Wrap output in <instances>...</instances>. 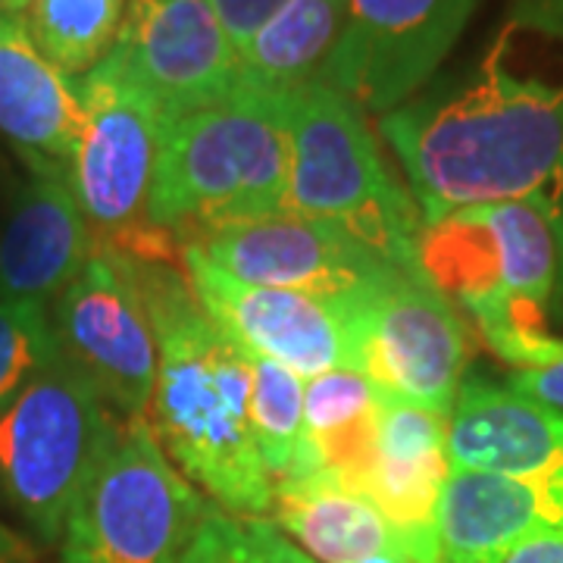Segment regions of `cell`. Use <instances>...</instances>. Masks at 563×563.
Masks as SVG:
<instances>
[{
	"label": "cell",
	"mask_w": 563,
	"mask_h": 563,
	"mask_svg": "<svg viewBox=\"0 0 563 563\" xmlns=\"http://www.w3.org/2000/svg\"><path fill=\"white\" fill-rule=\"evenodd\" d=\"M379 129L422 225L483 203L563 201V0H517L476 66Z\"/></svg>",
	"instance_id": "obj_1"
},
{
	"label": "cell",
	"mask_w": 563,
	"mask_h": 563,
	"mask_svg": "<svg viewBox=\"0 0 563 563\" xmlns=\"http://www.w3.org/2000/svg\"><path fill=\"white\" fill-rule=\"evenodd\" d=\"M179 257H125L157 339L147 422L188 483L232 517H269L276 479L251 435V369L203 313Z\"/></svg>",
	"instance_id": "obj_2"
},
{
	"label": "cell",
	"mask_w": 563,
	"mask_h": 563,
	"mask_svg": "<svg viewBox=\"0 0 563 563\" xmlns=\"http://www.w3.org/2000/svg\"><path fill=\"white\" fill-rule=\"evenodd\" d=\"M563 263V203L554 198L483 203L426 222L420 266L517 369L561 361L544 325Z\"/></svg>",
	"instance_id": "obj_3"
},
{
	"label": "cell",
	"mask_w": 563,
	"mask_h": 563,
	"mask_svg": "<svg viewBox=\"0 0 563 563\" xmlns=\"http://www.w3.org/2000/svg\"><path fill=\"white\" fill-rule=\"evenodd\" d=\"M285 98L235 85L225 98L163 122L147 225L179 251L213 229L285 213Z\"/></svg>",
	"instance_id": "obj_4"
},
{
	"label": "cell",
	"mask_w": 563,
	"mask_h": 563,
	"mask_svg": "<svg viewBox=\"0 0 563 563\" xmlns=\"http://www.w3.org/2000/svg\"><path fill=\"white\" fill-rule=\"evenodd\" d=\"M285 213L339 229L395 269H420V207L388 169L361 107L317 79L285 95Z\"/></svg>",
	"instance_id": "obj_5"
},
{
	"label": "cell",
	"mask_w": 563,
	"mask_h": 563,
	"mask_svg": "<svg viewBox=\"0 0 563 563\" xmlns=\"http://www.w3.org/2000/svg\"><path fill=\"white\" fill-rule=\"evenodd\" d=\"M76 81L81 132L69 163V188L101 254L179 257L147 225V198L163 141V113L113 47Z\"/></svg>",
	"instance_id": "obj_6"
},
{
	"label": "cell",
	"mask_w": 563,
	"mask_h": 563,
	"mask_svg": "<svg viewBox=\"0 0 563 563\" xmlns=\"http://www.w3.org/2000/svg\"><path fill=\"white\" fill-rule=\"evenodd\" d=\"M122 420L63 357L0 413V492L41 542L57 544Z\"/></svg>",
	"instance_id": "obj_7"
},
{
	"label": "cell",
	"mask_w": 563,
	"mask_h": 563,
	"mask_svg": "<svg viewBox=\"0 0 563 563\" xmlns=\"http://www.w3.org/2000/svg\"><path fill=\"white\" fill-rule=\"evenodd\" d=\"M210 504L163 454L147 420L122 422L63 526V563H179Z\"/></svg>",
	"instance_id": "obj_8"
},
{
	"label": "cell",
	"mask_w": 563,
	"mask_h": 563,
	"mask_svg": "<svg viewBox=\"0 0 563 563\" xmlns=\"http://www.w3.org/2000/svg\"><path fill=\"white\" fill-rule=\"evenodd\" d=\"M354 373L388 398L448 420L470 361L461 310L420 269H398L369 298L347 307Z\"/></svg>",
	"instance_id": "obj_9"
},
{
	"label": "cell",
	"mask_w": 563,
	"mask_h": 563,
	"mask_svg": "<svg viewBox=\"0 0 563 563\" xmlns=\"http://www.w3.org/2000/svg\"><path fill=\"white\" fill-rule=\"evenodd\" d=\"M66 366L122 422L147 420L157 385V339L132 269L120 254H95L47 307Z\"/></svg>",
	"instance_id": "obj_10"
},
{
	"label": "cell",
	"mask_w": 563,
	"mask_h": 563,
	"mask_svg": "<svg viewBox=\"0 0 563 563\" xmlns=\"http://www.w3.org/2000/svg\"><path fill=\"white\" fill-rule=\"evenodd\" d=\"M483 0H347V20L320 81L363 113L398 110L435 76Z\"/></svg>",
	"instance_id": "obj_11"
},
{
	"label": "cell",
	"mask_w": 563,
	"mask_h": 563,
	"mask_svg": "<svg viewBox=\"0 0 563 563\" xmlns=\"http://www.w3.org/2000/svg\"><path fill=\"white\" fill-rule=\"evenodd\" d=\"M188 247L232 279L310 295L342 310L369 298L398 273L339 229L291 213L222 225Z\"/></svg>",
	"instance_id": "obj_12"
},
{
	"label": "cell",
	"mask_w": 563,
	"mask_h": 563,
	"mask_svg": "<svg viewBox=\"0 0 563 563\" xmlns=\"http://www.w3.org/2000/svg\"><path fill=\"white\" fill-rule=\"evenodd\" d=\"M179 263L203 313L244 351L282 363L303 383L354 369L347 310L310 295L232 279L195 247H179Z\"/></svg>",
	"instance_id": "obj_13"
},
{
	"label": "cell",
	"mask_w": 563,
	"mask_h": 563,
	"mask_svg": "<svg viewBox=\"0 0 563 563\" xmlns=\"http://www.w3.org/2000/svg\"><path fill=\"white\" fill-rule=\"evenodd\" d=\"M113 47L157 101L163 122L239 85V51L207 0H129Z\"/></svg>",
	"instance_id": "obj_14"
},
{
	"label": "cell",
	"mask_w": 563,
	"mask_h": 563,
	"mask_svg": "<svg viewBox=\"0 0 563 563\" xmlns=\"http://www.w3.org/2000/svg\"><path fill=\"white\" fill-rule=\"evenodd\" d=\"M448 420L383 391L376 439L361 470L344 483L379 507L417 548L420 563H439V501L448 483Z\"/></svg>",
	"instance_id": "obj_15"
},
{
	"label": "cell",
	"mask_w": 563,
	"mask_h": 563,
	"mask_svg": "<svg viewBox=\"0 0 563 563\" xmlns=\"http://www.w3.org/2000/svg\"><path fill=\"white\" fill-rule=\"evenodd\" d=\"M563 532V466L542 476L451 470L439 501V563H492L510 544Z\"/></svg>",
	"instance_id": "obj_16"
},
{
	"label": "cell",
	"mask_w": 563,
	"mask_h": 563,
	"mask_svg": "<svg viewBox=\"0 0 563 563\" xmlns=\"http://www.w3.org/2000/svg\"><path fill=\"white\" fill-rule=\"evenodd\" d=\"M98 254L66 173H32L0 239V301L51 307Z\"/></svg>",
	"instance_id": "obj_17"
},
{
	"label": "cell",
	"mask_w": 563,
	"mask_h": 563,
	"mask_svg": "<svg viewBox=\"0 0 563 563\" xmlns=\"http://www.w3.org/2000/svg\"><path fill=\"white\" fill-rule=\"evenodd\" d=\"M444 448L451 470L542 476L563 466V413L507 385L463 379Z\"/></svg>",
	"instance_id": "obj_18"
},
{
	"label": "cell",
	"mask_w": 563,
	"mask_h": 563,
	"mask_svg": "<svg viewBox=\"0 0 563 563\" xmlns=\"http://www.w3.org/2000/svg\"><path fill=\"white\" fill-rule=\"evenodd\" d=\"M79 132L76 81L41 54L22 20L0 13V135L32 173L69 176Z\"/></svg>",
	"instance_id": "obj_19"
},
{
	"label": "cell",
	"mask_w": 563,
	"mask_h": 563,
	"mask_svg": "<svg viewBox=\"0 0 563 563\" xmlns=\"http://www.w3.org/2000/svg\"><path fill=\"white\" fill-rule=\"evenodd\" d=\"M269 523L317 563H420L379 507L325 473L276 483Z\"/></svg>",
	"instance_id": "obj_20"
},
{
	"label": "cell",
	"mask_w": 563,
	"mask_h": 563,
	"mask_svg": "<svg viewBox=\"0 0 563 563\" xmlns=\"http://www.w3.org/2000/svg\"><path fill=\"white\" fill-rule=\"evenodd\" d=\"M347 20V0H288L239 54V81L291 95L320 79Z\"/></svg>",
	"instance_id": "obj_21"
},
{
	"label": "cell",
	"mask_w": 563,
	"mask_h": 563,
	"mask_svg": "<svg viewBox=\"0 0 563 563\" xmlns=\"http://www.w3.org/2000/svg\"><path fill=\"white\" fill-rule=\"evenodd\" d=\"M125 3L129 0H35L22 25L63 76L79 79L113 51Z\"/></svg>",
	"instance_id": "obj_22"
},
{
	"label": "cell",
	"mask_w": 563,
	"mask_h": 563,
	"mask_svg": "<svg viewBox=\"0 0 563 563\" xmlns=\"http://www.w3.org/2000/svg\"><path fill=\"white\" fill-rule=\"evenodd\" d=\"M244 351V347H242ZM251 369V435L269 476L282 483L291 476L303 429V379L282 363L244 351Z\"/></svg>",
	"instance_id": "obj_23"
},
{
	"label": "cell",
	"mask_w": 563,
	"mask_h": 563,
	"mask_svg": "<svg viewBox=\"0 0 563 563\" xmlns=\"http://www.w3.org/2000/svg\"><path fill=\"white\" fill-rule=\"evenodd\" d=\"M60 361L47 307L0 301V413L38 373Z\"/></svg>",
	"instance_id": "obj_24"
},
{
	"label": "cell",
	"mask_w": 563,
	"mask_h": 563,
	"mask_svg": "<svg viewBox=\"0 0 563 563\" xmlns=\"http://www.w3.org/2000/svg\"><path fill=\"white\" fill-rule=\"evenodd\" d=\"M179 563H266L242 517L210 507Z\"/></svg>",
	"instance_id": "obj_25"
},
{
	"label": "cell",
	"mask_w": 563,
	"mask_h": 563,
	"mask_svg": "<svg viewBox=\"0 0 563 563\" xmlns=\"http://www.w3.org/2000/svg\"><path fill=\"white\" fill-rule=\"evenodd\" d=\"M207 3L213 7L225 35L232 38L235 51L242 54L244 47L251 44V38L279 13L288 0H207Z\"/></svg>",
	"instance_id": "obj_26"
},
{
	"label": "cell",
	"mask_w": 563,
	"mask_h": 563,
	"mask_svg": "<svg viewBox=\"0 0 563 563\" xmlns=\"http://www.w3.org/2000/svg\"><path fill=\"white\" fill-rule=\"evenodd\" d=\"M507 388L563 413V357L548 366H539V369H517Z\"/></svg>",
	"instance_id": "obj_27"
},
{
	"label": "cell",
	"mask_w": 563,
	"mask_h": 563,
	"mask_svg": "<svg viewBox=\"0 0 563 563\" xmlns=\"http://www.w3.org/2000/svg\"><path fill=\"white\" fill-rule=\"evenodd\" d=\"M244 526H247V532H251V539H254V544H257V551H261V558L266 563H317L313 558H307L298 544L288 542L269 520L247 517Z\"/></svg>",
	"instance_id": "obj_28"
},
{
	"label": "cell",
	"mask_w": 563,
	"mask_h": 563,
	"mask_svg": "<svg viewBox=\"0 0 563 563\" xmlns=\"http://www.w3.org/2000/svg\"><path fill=\"white\" fill-rule=\"evenodd\" d=\"M492 563H563V532L532 536V539L510 544Z\"/></svg>",
	"instance_id": "obj_29"
},
{
	"label": "cell",
	"mask_w": 563,
	"mask_h": 563,
	"mask_svg": "<svg viewBox=\"0 0 563 563\" xmlns=\"http://www.w3.org/2000/svg\"><path fill=\"white\" fill-rule=\"evenodd\" d=\"M0 563H38L32 544L3 523H0Z\"/></svg>",
	"instance_id": "obj_30"
},
{
	"label": "cell",
	"mask_w": 563,
	"mask_h": 563,
	"mask_svg": "<svg viewBox=\"0 0 563 563\" xmlns=\"http://www.w3.org/2000/svg\"><path fill=\"white\" fill-rule=\"evenodd\" d=\"M32 3H35V0H0V13L22 20V16L32 10Z\"/></svg>",
	"instance_id": "obj_31"
}]
</instances>
